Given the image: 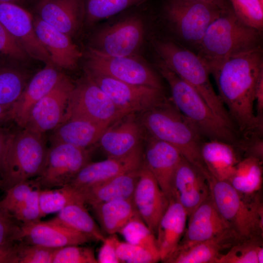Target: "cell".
Instances as JSON below:
<instances>
[{
    "mask_svg": "<svg viewBox=\"0 0 263 263\" xmlns=\"http://www.w3.org/2000/svg\"><path fill=\"white\" fill-rule=\"evenodd\" d=\"M263 72L262 47L232 56L210 70L218 95L240 136L263 133L254 109L256 86Z\"/></svg>",
    "mask_w": 263,
    "mask_h": 263,
    "instance_id": "cell-1",
    "label": "cell"
},
{
    "mask_svg": "<svg viewBox=\"0 0 263 263\" xmlns=\"http://www.w3.org/2000/svg\"><path fill=\"white\" fill-rule=\"evenodd\" d=\"M262 38V31L242 22L227 3L207 28L196 54L210 72L232 56L261 47Z\"/></svg>",
    "mask_w": 263,
    "mask_h": 263,
    "instance_id": "cell-2",
    "label": "cell"
},
{
    "mask_svg": "<svg viewBox=\"0 0 263 263\" xmlns=\"http://www.w3.org/2000/svg\"><path fill=\"white\" fill-rule=\"evenodd\" d=\"M141 122L150 136L175 147L185 159L209 177L200 152L204 138L172 101L166 99L144 112Z\"/></svg>",
    "mask_w": 263,
    "mask_h": 263,
    "instance_id": "cell-3",
    "label": "cell"
},
{
    "mask_svg": "<svg viewBox=\"0 0 263 263\" xmlns=\"http://www.w3.org/2000/svg\"><path fill=\"white\" fill-rule=\"evenodd\" d=\"M156 65L169 86L171 101L204 138L236 145L240 137L239 132L218 117L194 88L159 59Z\"/></svg>",
    "mask_w": 263,
    "mask_h": 263,
    "instance_id": "cell-4",
    "label": "cell"
},
{
    "mask_svg": "<svg viewBox=\"0 0 263 263\" xmlns=\"http://www.w3.org/2000/svg\"><path fill=\"white\" fill-rule=\"evenodd\" d=\"M153 45L159 59L194 88L218 117L236 130L225 106L212 87L208 67L197 54L169 40L154 39Z\"/></svg>",
    "mask_w": 263,
    "mask_h": 263,
    "instance_id": "cell-5",
    "label": "cell"
},
{
    "mask_svg": "<svg viewBox=\"0 0 263 263\" xmlns=\"http://www.w3.org/2000/svg\"><path fill=\"white\" fill-rule=\"evenodd\" d=\"M210 196L217 210L241 240L263 238V206L260 192L245 196L227 181L208 178Z\"/></svg>",
    "mask_w": 263,
    "mask_h": 263,
    "instance_id": "cell-6",
    "label": "cell"
},
{
    "mask_svg": "<svg viewBox=\"0 0 263 263\" xmlns=\"http://www.w3.org/2000/svg\"><path fill=\"white\" fill-rule=\"evenodd\" d=\"M48 150L44 133L26 128L12 132L4 156L0 188L6 191L38 176L43 168Z\"/></svg>",
    "mask_w": 263,
    "mask_h": 263,
    "instance_id": "cell-7",
    "label": "cell"
},
{
    "mask_svg": "<svg viewBox=\"0 0 263 263\" xmlns=\"http://www.w3.org/2000/svg\"><path fill=\"white\" fill-rule=\"evenodd\" d=\"M199 0H168L164 7L165 19L176 35L197 48L210 24L226 4Z\"/></svg>",
    "mask_w": 263,
    "mask_h": 263,
    "instance_id": "cell-8",
    "label": "cell"
},
{
    "mask_svg": "<svg viewBox=\"0 0 263 263\" xmlns=\"http://www.w3.org/2000/svg\"><path fill=\"white\" fill-rule=\"evenodd\" d=\"M126 115L97 84L86 76L75 85L62 122L80 119L111 125Z\"/></svg>",
    "mask_w": 263,
    "mask_h": 263,
    "instance_id": "cell-9",
    "label": "cell"
},
{
    "mask_svg": "<svg viewBox=\"0 0 263 263\" xmlns=\"http://www.w3.org/2000/svg\"><path fill=\"white\" fill-rule=\"evenodd\" d=\"M86 73L111 77L126 83L163 89L157 74L138 56L115 57L89 47L85 54Z\"/></svg>",
    "mask_w": 263,
    "mask_h": 263,
    "instance_id": "cell-10",
    "label": "cell"
},
{
    "mask_svg": "<svg viewBox=\"0 0 263 263\" xmlns=\"http://www.w3.org/2000/svg\"><path fill=\"white\" fill-rule=\"evenodd\" d=\"M89 150L65 143L52 144L40 173L34 179L40 189L68 185L88 163Z\"/></svg>",
    "mask_w": 263,
    "mask_h": 263,
    "instance_id": "cell-11",
    "label": "cell"
},
{
    "mask_svg": "<svg viewBox=\"0 0 263 263\" xmlns=\"http://www.w3.org/2000/svg\"><path fill=\"white\" fill-rule=\"evenodd\" d=\"M145 32L141 18L128 17L97 31L92 37L89 47L111 56H138Z\"/></svg>",
    "mask_w": 263,
    "mask_h": 263,
    "instance_id": "cell-12",
    "label": "cell"
},
{
    "mask_svg": "<svg viewBox=\"0 0 263 263\" xmlns=\"http://www.w3.org/2000/svg\"><path fill=\"white\" fill-rule=\"evenodd\" d=\"M86 74L127 114L144 113L166 99L163 89L130 84L94 74Z\"/></svg>",
    "mask_w": 263,
    "mask_h": 263,
    "instance_id": "cell-13",
    "label": "cell"
},
{
    "mask_svg": "<svg viewBox=\"0 0 263 263\" xmlns=\"http://www.w3.org/2000/svg\"><path fill=\"white\" fill-rule=\"evenodd\" d=\"M74 86L63 74L53 89L34 106L23 128L44 133L56 128L63 120Z\"/></svg>",
    "mask_w": 263,
    "mask_h": 263,
    "instance_id": "cell-14",
    "label": "cell"
},
{
    "mask_svg": "<svg viewBox=\"0 0 263 263\" xmlns=\"http://www.w3.org/2000/svg\"><path fill=\"white\" fill-rule=\"evenodd\" d=\"M0 23L20 43L29 57L45 64H53L36 35L33 19L27 11L19 5L0 1Z\"/></svg>",
    "mask_w": 263,
    "mask_h": 263,
    "instance_id": "cell-15",
    "label": "cell"
},
{
    "mask_svg": "<svg viewBox=\"0 0 263 263\" xmlns=\"http://www.w3.org/2000/svg\"><path fill=\"white\" fill-rule=\"evenodd\" d=\"M132 200L140 217L156 236L159 222L168 207L169 200L144 163Z\"/></svg>",
    "mask_w": 263,
    "mask_h": 263,
    "instance_id": "cell-16",
    "label": "cell"
},
{
    "mask_svg": "<svg viewBox=\"0 0 263 263\" xmlns=\"http://www.w3.org/2000/svg\"><path fill=\"white\" fill-rule=\"evenodd\" d=\"M210 195L206 176L183 157L174 174L171 199L184 207L188 217Z\"/></svg>",
    "mask_w": 263,
    "mask_h": 263,
    "instance_id": "cell-17",
    "label": "cell"
},
{
    "mask_svg": "<svg viewBox=\"0 0 263 263\" xmlns=\"http://www.w3.org/2000/svg\"><path fill=\"white\" fill-rule=\"evenodd\" d=\"M143 161L144 153L140 145L126 156L108 157L103 161L88 163L68 185L75 189L97 185L120 174L140 169Z\"/></svg>",
    "mask_w": 263,
    "mask_h": 263,
    "instance_id": "cell-18",
    "label": "cell"
},
{
    "mask_svg": "<svg viewBox=\"0 0 263 263\" xmlns=\"http://www.w3.org/2000/svg\"><path fill=\"white\" fill-rule=\"evenodd\" d=\"M183 156L172 145L150 136L144 153L143 163L151 172L168 198H172L173 180Z\"/></svg>",
    "mask_w": 263,
    "mask_h": 263,
    "instance_id": "cell-19",
    "label": "cell"
},
{
    "mask_svg": "<svg viewBox=\"0 0 263 263\" xmlns=\"http://www.w3.org/2000/svg\"><path fill=\"white\" fill-rule=\"evenodd\" d=\"M53 64H46L27 84L9 110L11 120L23 128L36 104L55 86L63 74Z\"/></svg>",
    "mask_w": 263,
    "mask_h": 263,
    "instance_id": "cell-20",
    "label": "cell"
},
{
    "mask_svg": "<svg viewBox=\"0 0 263 263\" xmlns=\"http://www.w3.org/2000/svg\"><path fill=\"white\" fill-rule=\"evenodd\" d=\"M188 218V226L177 247H187L232 229L217 210L210 195Z\"/></svg>",
    "mask_w": 263,
    "mask_h": 263,
    "instance_id": "cell-21",
    "label": "cell"
},
{
    "mask_svg": "<svg viewBox=\"0 0 263 263\" xmlns=\"http://www.w3.org/2000/svg\"><path fill=\"white\" fill-rule=\"evenodd\" d=\"M38 38L49 53L52 62L57 68L72 70L82 56L71 38L37 17L33 19Z\"/></svg>",
    "mask_w": 263,
    "mask_h": 263,
    "instance_id": "cell-22",
    "label": "cell"
},
{
    "mask_svg": "<svg viewBox=\"0 0 263 263\" xmlns=\"http://www.w3.org/2000/svg\"><path fill=\"white\" fill-rule=\"evenodd\" d=\"M22 240L30 244L58 248L82 245L92 239L61 224L55 218L48 221L21 224Z\"/></svg>",
    "mask_w": 263,
    "mask_h": 263,
    "instance_id": "cell-23",
    "label": "cell"
},
{
    "mask_svg": "<svg viewBox=\"0 0 263 263\" xmlns=\"http://www.w3.org/2000/svg\"><path fill=\"white\" fill-rule=\"evenodd\" d=\"M142 128L135 113L125 115L110 126L98 142L108 157L120 158L133 151L140 145Z\"/></svg>",
    "mask_w": 263,
    "mask_h": 263,
    "instance_id": "cell-24",
    "label": "cell"
},
{
    "mask_svg": "<svg viewBox=\"0 0 263 263\" xmlns=\"http://www.w3.org/2000/svg\"><path fill=\"white\" fill-rule=\"evenodd\" d=\"M241 240L232 229L187 247H177L163 263H218L221 256Z\"/></svg>",
    "mask_w": 263,
    "mask_h": 263,
    "instance_id": "cell-25",
    "label": "cell"
},
{
    "mask_svg": "<svg viewBox=\"0 0 263 263\" xmlns=\"http://www.w3.org/2000/svg\"><path fill=\"white\" fill-rule=\"evenodd\" d=\"M37 10L42 20L71 38L85 15V0H42Z\"/></svg>",
    "mask_w": 263,
    "mask_h": 263,
    "instance_id": "cell-26",
    "label": "cell"
},
{
    "mask_svg": "<svg viewBox=\"0 0 263 263\" xmlns=\"http://www.w3.org/2000/svg\"><path fill=\"white\" fill-rule=\"evenodd\" d=\"M200 152L209 175L220 181H228L243 158L234 144L216 139L204 141Z\"/></svg>",
    "mask_w": 263,
    "mask_h": 263,
    "instance_id": "cell-27",
    "label": "cell"
},
{
    "mask_svg": "<svg viewBox=\"0 0 263 263\" xmlns=\"http://www.w3.org/2000/svg\"><path fill=\"white\" fill-rule=\"evenodd\" d=\"M140 169L120 174L100 184L76 190L85 203L91 206L113 200L131 199Z\"/></svg>",
    "mask_w": 263,
    "mask_h": 263,
    "instance_id": "cell-28",
    "label": "cell"
},
{
    "mask_svg": "<svg viewBox=\"0 0 263 263\" xmlns=\"http://www.w3.org/2000/svg\"><path fill=\"white\" fill-rule=\"evenodd\" d=\"M188 218L184 207L175 200H170L159 222L156 235L161 262L179 245L186 230Z\"/></svg>",
    "mask_w": 263,
    "mask_h": 263,
    "instance_id": "cell-29",
    "label": "cell"
},
{
    "mask_svg": "<svg viewBox=\"0 0 263 263\" xmlns=\"http://www.w3.org/2000/svg\"><path fill=\"white\" fill-rule=\"evenodd\" d=\"M110 126L84 119H69L55 129L51 139L52 144L65 143L88 149L98 142Z\"/></svg>",
    "mask_w": 263,
    "mask_h": 263,
    "instance_id": "cell-30",
    "label": "cell"
},
{
    "mask_svg": "<svg viewBox=\"0 0 263 263\" xmlns=\"http://www.w3.org/2000/svg\"><path fill=\"white\" fill-rule=\"evenodd\" d=\"M103 231L118 233L130 221L140 217L132 199L106 202L91 206Z\"/></svg>",
    "mask_w": 263,
    "mask_h": 263,
    "instance_id": "cell-31",
    "label": "cell"
},
{
    "mask_svg": "<svg viewBox=\"0 0 263 263\" xmlns=\"http://www.w3.org/2000/svg\"><path fill=\"white\" fill-rule=\"evenodd\" d=\"M263 161L253 157L243 158L228 182L240 193L253 196L260 192L263 184Z\"/></svg>",
    "mask_w": 263,
    "mask_h": 263,
    "instance_id": "cell-32",
    "label": "cell"
},
{
    "mask_svg": "<svg viewBox=\"0 0 263 263\" xmlns=\"http://www.w3.org/2000/svg\"><path fill=\"white\" fill-rule=\"evenodd\" d=\"M54 218L64 225L87 235L92 240L102 242L106 238L85 207L84 202L66 206Z\"/></svg>",
    "mask_w": 263,
    "mask_h": 263,
    "instance_id": "cell-33",
    "label": "cell"
},
{
    "mask_svg": "<svg viewBox=\"0 0 263 263\" xmlns=\"http://www.w3.org/2000/svg\"><path fill=\"white\" fill-rule=\"evenodd\" d=\"M39 200L41 217L58 212L73 203H85L79 193L69 185L55 189H40Z\"/></svg>",
    "mask_w": 263,
    "mask_h": 263,
    "instance_id": "cell-34",
    "label": "cell"
},
{
    "mask_svg": "<svg viewBox=\"0 0 263 263\" xmlns=\"http://www.w3.org/2000/svg\"><path fill=\"white\" fill-rule=\"evenodd\" d=\"M263 239L254 237L239 240L221 256L218 263H263Z\"/></svg>",
    "mask_w": 263,
    "mask_h": 263,
    "instance_id": "cell-35",
    "label": "cell"
},
{
    "mask_svg": "<svg viewBox=\"0 0 263 263\" xmlns=\"http://www.w3.org/2000/svg\"><path fill=\"white\" fill-rule=\"evenodd\" d=\"M27 75L8 66L0 67V104L10 110L27 85Z\"/></svg>",
    "mask_w": 263,
    "mask_h": 263,
    "instance_id": "cell-36",
    "label": "cell"
},
{
    "mask_svg": "<svg viewBox=\"0 0 263 263\" xmlns=\"http://www.w3.org/2000/svg\"><path fill=\"white\" fill-rule=\"evenodd\" d=\"M118 233L126 242L141 246L160 257L156 236L140 217L132 220Z\"/></svg>",
    "mask_w": 263,
    "mask_h": 263,
    "instance_id": "cell-37",
    "label": "cell"
},
{
    "mask_svg": "<svg viewBox=\"0 0 263 263\" xmlns=\"http://www.w3.org/2000/svg\"><path fill=\"white\" fill-rule=\"evenodd\" d=\"M237 18L252 28L263 31V0H228Z\"/></svg>",
    "mask_w": 263,
    "mask_h": 263,
    "instance_id": "cell-38",
    "label": "cell"
},
{
    "mask_svg": "<svg viewBox=\"0 0 263 263\" xmlns=\"http://www.w3.org/2000/svg\"><path fill=\"white\" fill-rule=\"evenodd\" d=\"M133 0H85L87 21L94 23L115 15L127 8Z\"/></svg>",
    "mask_w": 263,
    "mask_h": 263,
    "instance_id": "cell-39",
    "label": "cell"
},
{
    "mask_svg": "<svg viewBox=\"0 0 263 263\" xmlns=\"http://www.w3.org/2000/svg\"><path fill=\"white\" fill-rule=\"evenodd\" d=\"M79 245L57 248L52 263H98L92 248Z\"/></svg>",
    "mask_w": 263,
    "mask_h": 263,
    "instance_id": "cell-40",
    "label": "cell"
},
{
    "mask_svg": "<svg viewBox=\"0 0 263 263\" xmlns=\"http://www.w3.org/2000/svg\"><path fill=\"white\" fill-rule=\"evenodd\" d=\"M116 254L120 263H155L161 261L159 256L127 242L118 241Z\"/></svg>",
    "mask_w": 263,
    "mask_h": 263,
    "instance_id": "cell-41",
    "label": "cell"
},
{
    "mask_svg": "<svg viewBox=\"0 0 263 263\" xmlns=\"http://www.w3.org/2000/svg\"><path fill=\"white\" fill-rule=\"evenodd\" d=\"M56 248L21 241L19 244V263H52Z\"/></svg>",
    "mask_w": 263,
    "mask_h": 263,
    "instance_id": "cell-42",
    "label": "cell"
},
{
    "mask_svg": "<svg viewBox=\"0 0 263 263\" xmlns=\"http://www.w3.org/2000/svg\"><path fill=\"white\" fill-rule=\"evenodd\" d=\"M40 189L32 191L25 201L12 213L21 224L27 225L38 222L41 218L39 195Z\"/></svg>",
    "mask_w": 263,
    "mask_h": 263,
    "instance_id": "cell-43",
    "label": "cell"
},
{
    "mask_svg": "<svg viewBox=\"0 0 263 263\" xmlns=\"http://www.w3.org/2000/svg\"><path fill=\"white\" fill-rule=\"evenodd\" d=\"M14 215L0 204V244L22 240L21 225Z\"/></svg>",
    "mask_w": 263,
    "mask_h": 263,
    "instance_id": "cell-44",
    "label": "cell"
},
{
    "mask_svg": "<svg viewBox=\"0 0 263 263\" xmlns=\"http://www.w3.org/2000/svg\"><path fill=\"white\" fill-rule=\"evenodd\" d=\"M36 188H38L34 179H29L16 184L6 191V194L0 201V204L12 213Z\"/></svg>",
    "mask_w": 263,
    "mask_h": 263,
    "instance_id": "cell-45",
    "label": "cell"
},
{
    "mask_svg": "<svg viewBox=\"0 0 263 263\" xmlns=\"http://www.w3.org/2000/svg\"><path fill=\"white\" fill-rule=\"evenodd\" d=\"M0 56L19 61L29 57L20 43L0 23Z\"/></svg>",
    "mask_w": 263,
    "mask_h": 263,
    "instance_id": "cell-46",
    "label": "cell"
},
{
    "mask_svg": "<svg viewBox=\"0 0 263 263\" xmlns=\"http://www.w3.org/2000/svg\"><path fill=\"white\" fill-rule=\"evenodd\" d=\"M235 146L244 157H253L263 161V133L254 132L241 135Z\"/></svg>",
    "mask_w": 263,
    "mask_h": 263,
    "instance_id": "cell-47",
    "label": "cell"
},
{
    "mask_svg": "<svg viewBox=\"0 0 263 263\" xmlns=\"http://www.w3.org/2000/svg\"><path fill=\"white\" fill-rule=\"evenodd\" d=\"M119 241L115 234L105 238L98 253V263H120L116 254Z\"/></svg>",
    "mask_w": 263,
    "mask_h": 263,
    "instance_id": "cell-48",
    "label": "cell"
},
{
    "mask_svg": "<svg viewBox=\"0 0 263 263\" xmlns=\"http://www.w3.org/2000/svg\"><path fill=\"white\" fill-rule=\"evenodd\" d=\"M19 243L0 244V263H19Z\"/></svg>",
    "mask_w": 263,
    "mask_h": 263,
    "instance_id": "cell-49",
    "label": "cell"
},
{
    "mask_svg": "<svg viewBox=\"0 0 263 263\" xmlns=\"http://www.w3.org/2000/svg\"><path fill=\"white\" fill-rule=\"evenodd\" d=\"M256 104V116L259 124L263 127V72L258 79L254 95V104Z\"/></svg>",
    "mask_w": 263,
    "mask_h": 263,
    "instance_id": "cell-50",
    "label": "cell"
},
{
    "mask_svg": "<svg viewBox=\"0 0 263 263\" xmlns=\"http://www.w3.org/2000/svg\"><path fill=\"white\" fill-rule=\"evenodd\" d=\"M12 133L6 129L0 127V178L3 169L7 144Z\"/></svg>",
    "mask_w": 263,
    "mask_h": 263,
    "instance_id": "cell-51",
    "label": "cell"
},
{
    "mask_svg": "<svg viewBox=\"0 0 263 263\" xmlns=\"http://www.w3.org/2000/svg\"><path fill=\"white\" fill-rule=\"evenodd\" d=\"M10 120L9 110L0 104V127Z\"/></svg>",
    "mask_w": 263,
    "mask_h": 263,
    "instance_id": "cell-52",
    "label": "cell"
},
{
    "mask_svg": "<svg viewBox=\"0 0 263 263\" xmlns=\"http://www.w3.org/2000/svg\"><path fill=\"white\" fill-rule=\"evenodd\" d=\"M0 1L13 3L20 6L24 2V0H0Z\"/></svg>",
    "mask_w": 263,
    "mask_h": 263,
    "instance_id": "cell-53",
    "label": "cell"
},
{
    "mask_svg": "<svg viewBox=\"0 0 263 263\" xmlns=\"http://www.w3.org/2000/svg\"><path fill=\"white\" fill-rule=\"evenodd\" d=\"M204 1L214 2V3H222L224 2L225 0H199Z\"/></svg>",
    "mask_w": 263,
    "mask_h": 263,
    "instance_id": "cell-54",
    "label": "cell"
}]
</instances>
